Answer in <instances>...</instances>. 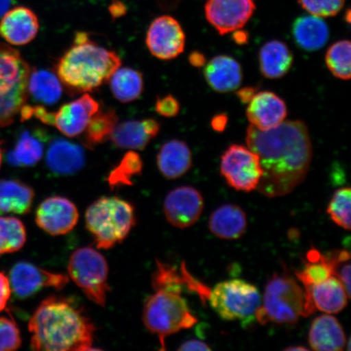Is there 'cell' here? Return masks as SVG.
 <instances>
[{
  "mask_svg": "<svg viewBox=\"0 0 351 351\" xmlns=\"http://www.w3.org/2000/svg\"><path fill=\"white\" fill-rule=\"evenodd\" d=\"M247 147L260 159L263 176L257 190L267 197L287 195L304 182L313 160L308 128L301 121H285L269 130L252 125Z\"/></svg>",
  "mask_w": 351,
  "mask_h": 351,
  "instance_id": "cell-1",
  "label": "cell"
},
{
  "mask_svg": "<svg viewBox=\"0 0 351 351\" xmlns=\"http://www.w3.org/2000/svg\"><path fill=\"white\" fill-rule=\"evenodd\" d=\"M30 346L42 351L94 350L95 326L75 300L52 295L44 300L29 322Z\"/></svg>",
  "mask_w": 351,
  "mask_h": 351,
  "instance_id": "cell-2",
  "label": "cell"
},
{
  "mask_svg": "<svg viewBox=\"0 0 351 351\" xmlns=\"http://www.w3.org/2000/svg\"><path fill=\"white\" fill-rule=\"evenodd\" d=\"M152 285L154 293L144 302L143 320L148 330L159 337L161 349L165 350L167 337L192 328L197 319L182 297L185 284L175 267L156 261Z\"/></svg>",
  "mask_w": 351,
  "mask_h": 351,
  "instance_id": "cell-3",
  "label": "cell"
},
{
  "mask_svg": "<svg viewBox=\"0 0 351 351\" xmlns=\"http://www.w3.org/2000/svg\"><path fill=\"white\" fill-rule=\"evenodd\" d=\"M121 66L115 51L91 40L86 32H77L73 45L60 57L56 73L62 85L74 95L98 89Z\"/></svg>",
  "mask_w": 351,
  "mask_h": 351,
  "instance_id": "cell-4",
  "label": "cell"
},
{
  "mask_svg": "<svg viewBox=\"0 0 351 351\" xmlns=\"http://www.w3.org/2000/svg\"><path fill=\"white\" fill-rule=\"evenodd\" d=\"M135 223L134 206L116 196L99 197L86 213V229L99 249H111L122 243Z\"/></svg>",
  "mask_w": 351,
  "mask_h": 351,
  "instance_id": "cell-5",
  "label": "cell"
},
{
  "mask_svg": "<svg viewBox=\"0 0 351 351\" xmlns=\"http://www.w3.org/2000/svg\"><path fill=\"white\" fill-rule=\"evenodd\" d=\"M309 317L304 288L292 276L275 274L266 285L256 319L266 324H295Z\"/></svg>",
  "mask_w": 351,
  "mask_h": 351,
  "instance_id": "cell-6",
  "label": "cell"
},
{
  "mask_svg": "<svg viewBox=\"0 0 351 351\" xmlns=\"http://www.w3.org/2000/svg\"><path fill=\"white\" fill-rule=\"evenodd\" d=\"M30 71L19 51L0 43V127L12 125L26 104Z\"/></svg>",
  "mask_w": 351,
  "mask_h": 351,
  "instance_id": "cell-7",
  "label": "cell"
},
{
  "mask_svg": "<svg viewBox=\"0 0 351 351\" xmlns=\"http://www.w3.org/2000/svg\"><path fill=\"white\" fill-rule=\"evenodd\" d=\"M208 300L222 319L245 324L256 319L261 295L254 285L244 280L232 279L215 285L209 292Z\"/></svg>",
  "mask_w": 351,
  "mask_h": 351,
  "instance_id": "cell-8",
  "label": "cell"
},
{
  "mask_svg": "<svg viewBox=\"0 0 351 351\" xmlns=\"http://www.w3.org/2000/svg\"><path fill=\"white\" fill-rule=\"evenodd\" d=\"M69 278L95 304L105 306L108 285V265L102 254L92 247L76 250L69 258Z\"/></svg>",
  "mask_w": 351,
  "mask_h": 351,
  "instance_id": "cell-9",
  "label": "cell"
},
{
  "mask_svg": "<svg viewBox=\"0 0 351 351\" xmlns=\"http://www.w3.org/2000/svg\"><path fill=\"white\" fill-rule=\"evenodd\" d=\"M99 108L97 100L89 94H84L63 105L56 112H48L42 105L33 106L32 117L43 124L56 127L69 138H75L83 134L92 117Z\"/></svg>",
  "mask_w": 351,
  "mask_h": 351,
  "instance_id": "cell-10",
  "label": "cell"
},
{
  "mask_svg": "<svg viewBox=\"0 0 351 351\" xmlns=\"http://www.w3.org/2000/svg\"><path fill=\"white\" fill-rule=\"evenodd\" d=\"M221 173L231 188L251 192L257 190L263 170L256 152L243 145L232 144L221 156Z\"/></svg>",
  "mask_w": 351,
  "mask_h": 351,
  "instance_id": "cell-11",
  "label": "cell"
},
{
  "mask_svg": "<svg viewBox=\"0 0 351 351\" xmlns=\"http://www.w3.org/2000/svg\"><path fill=\"white\" fill-rule=\"evenodd\" d=\"M146 45L156 58L171 60L185 50L186 34L174 17L165 15L154 20L147 29Z\"/></svg>",
  "mask_w": 351,
  "mask_h": 351,
  "instance_id": "cell-12",
  "label": "cell"
},
{
  "mask_svg": "<svg viewBox=\"0 0 351 351\" xmlns=\"http://www.w3.org/2000/svg\"><path fill=\"white\" fill-rule=\"evenodd\" d=\"M10 282L14 295L24 300L45 288L61 291L69 282L68 275L52 273L28 262L16 263L10 271Z\"/></svg>",
  "mask_w": 351,
  "mask_h": 351,
  "instance_id": "cell-13",
  "label": "cell"
},
{
  "mask_svg": "<svg viewBox=\"0 0 351 351\" xmlns=\"http://www.w3.org/2000/svg\"><path fill=\"white\" fill-rule=\"evenodd\" d=\"M256 8L254 0H207L204 10L210 25L225 35L243 29Z\"/></svg>",
  "mask_w": 351,
  "mask_h": 351,
  "instance_id": "cell-14",
  "label": "cell"
},
{
  "mask_svg": "<svg viewBox=\"0 0 351 351\" xmlns=\"http://www.w3.org/2000/svg\"><path fill=\"white\" fill-rule=\"evenodd\" d=\"M204 208L201 193L192 186H180L171 191L164 202L167 221L178 229H186L199 221Z\"/></svg>",
  "mask_w": 351,
  "mask_h": 351,
  "instance_id": "cell-15",
  "label": "cell"
},
{
  "mask_svg": "<svg viewBox=\"0 0 351 351\" xmlns=\"http://www.w3.org/2000/svg\"><path fill=\"white\" fill-rule=\"evenodd\" d=\"M79 213L67 197L51 196L44 199L36 210L37 226L51 236L69 234L77 226Z\"/></svg>",
  "mask_w": 351,
  "mask_h": 351,
  "instance_id": "cell-16",
  "label": "cell"
},
{
  "mask_svg": "<svg viewBox=\"0 0 351 351\" xmlns=\"http://www.w3.org/2000/svg\"><path fill=\"white\" fill-rule=\"evenodd\" d=\"M288 115L287 104L274 92H257L250 101L247 109V119L256 129L265 131L276 128Z\"/></svg>",
  "mask_w": 351,
  "mask_h": 351,
  "instance_id": "cell-17",
  "label": "cell"
},
{
  "mask_svg": "<svg viewBox=\"0 0 351 351\" xmlns=\"http://www.w3.org/2000/svg\"><path fill=\"white\" fill-rule=\"evenodd\" d=\"M38 30V16L29 8H13L0 21V36L12 46L27 45L36 38Z\"/></svg>",
  "mask_w": 351,
  "mask_h": 351,
  "instance_id": "cell-18",
  "label": "cell"
},
{
  "mask_svg": "<svg viewBox=\"0 0 351 351\" xmlns=\"http://www.w3.org/2000/svg\"><path fill=\"white\" fill-rule=\"evenodd\" d=\"M46 164L48 169L55 175L76 174L86 165L84 149L68 140L55 138L47 148Z\"/></svg>",
  "mask_w": 351,
  "mask_h": 351,
  "instance_id": "cell-19",
  "label": "cell"
},
{
  "mask_svg": "<svg viewBox=\"0 0 351 351\" xmlns=\"http://www.w3.org/2000/svg\"><path fill=\"white\" fill-rule=\"evenodd\" d=\"M160 131V123L152 118L126 121L117 125L111 139L118 148L143 151Z\"/></svg>",
  "mask_w": 351,
  "mask_h": 351,
  "instance_id": "cell-20",
  "label": "cell"
},
{
  "mask_svg": "<svg viewBox=\"0 0 351 351\" xmlns=\"http://www.w3.org/2000/svg\"><path fill=\"white\" fill-rule=\"evenodd\" d=\"M204 75L208 86L219 93H229L238 89L243 78L241 64L226 55L213 57L205 64Z\"/></svg>",
  "mask_w": 351,
  "mask_h": 351,
  "instance_id": "cell-21",
  "label": "cell"
},
{
  "mask_svg": "<svg viewBox=\"0 0 351 351\" xmlns=\"http://www.w3.org/2000/svg\"><path fill=\"white\" fill-rule=\"evenodd\" d=\"M306 296L315 308L328 314H337L344 310L350 297L344 285L335 276L322 283L304 287Z\"/></svg>",
  "mask_w": 351,
  "mask_h": 351,
  "instance_id": "cell-22",
  "label": "cell"
},
{
  "mask_svg": "<svg viewBox=\"0 0 351 351\" xmlns=\"http://www.w3.org/2000/svg\"><path fill=\"white\" fill-rule=\"evenodd\" d=\"M309 345L317 351H341L346 344V337L341 324L331 315H322L315 318L309 330Z\"/></svg>",
  "mask_w": 351,
  "mask_h": 351,
  "instance_id": "cell-23",
  "label": "cell"
},
{
  "mask_svg": "<svg viewBox=\"0 0 351 351\" xmlns=\"http://www.w3.org/2000/svg\"><path fill=\"white\" fill-rule=\"evenodd\" d=\"M208 226L210 232L217 238L236 240L247 230V219L239 206L223 204L210 214Z\"/></svg>",
  "mask_w": 351,
  "mask_h": 351,
  "instance_id": "cell-24",
  "label": "cell"
},
{
  "mask_svg": "<svg viewBox=\"0 0 351 351\" xmlns=\"http://www.w3.org/2000/svg\"><path fill=\"white\" fill-rule=\"evenodd\" d=\"M156 161L158 169L165 178L178 179L183 177L191 168V151L182 140H169L162 145Z\"/></svg>",
  "mask_w": 351,
  "mask_h": 351,
  "instance_id": "cell-25",
  "label": "cell"
},
{
  "mask_svg": "<svg viewBox=\"0 0 351 351\" xmlns=\"http://www.w3.org/2000/svg\"><path fill=\"white\" fill-rule=\"evenodd\" d=\"M292 34L300 49L313 52L326 46L329 38V29L322 17L302 16L293 22Z\"/></svg>",
  "mask_w": 351,
  "mask_h": 351,
  "instance_id": "cell-26",
  "label": "cell"
},
{
  "mask_svg": "<svg viewBox=\"0 0 351 351\" xmlns=\"http://www.w3.org/2000/svg\"><path fill=\"white\" fill-rule=\"evenodd\" d=\"M47 135L43 130L22 132L14 148L8 154V161L12 166L33 167L41 160Z\"/></svg>",
  "mask_w": 351,
  "mask_h": 351,
  "instance_id": "cell-27",
  "label": "cell"
},
{
  "mask_svg": "<svg viewBox=\"0 0 351 351\" xmlns=\"http://www.w3.org/2000/svg\"><path fill=\"white\" fill-rule=\"evenodd\" d=\"M293 55L287 44L279 40L267 42L258 53V64L263 77L282 78L291 69Z\"/></svg>",
  "mask_w": 351,
  "mask_h": 351,
  "instance_id": "cell-28",
  "label": "cell"
},
{
  "mask_svg": "<svg viewBox=\"0 0 351 351\" xmlns=\"http://www.w3.org/2000/svg\"><path fill=\"white\" fill-rule=\"evenodd\" d=\"M34 191L17 180H0V214H28L32 210Z\"/></svg>",
  "mask_w": 351,
  "mask_h": 351,
  "instance_id": "cell-29",
  "label": "cell"
},
{
  "mask_svg": "<svg viewBox=\"0 0 351 351\" xmlns=\"http://www.w3.org/2000/svg\"><path fill=\"white\" fill-rule=\"evenodd\" d=\"M63 85L58 77L47 69L30 71L28 98L40 104L53 105L62 97Z\"/></svg>",
  "mask_w": 351,
  "mask_h": 351,
  "instance_id": "cell-30",
  "label": "cell"
},
{
  "mask_svg": "<svg viewBox=\"0 0 351 351\" xmlns=\"http://www.w3.org/2000/svg\"><path fill=\"white\" fill-rule=\"evenodd\" d=\"M112 93L118 101L128 104L137 100L144 90L141 72L132 68H119L110 78Z\"/></svg>",
  "mask_w": 351,
  "mask_h": 351,
  "instance_id": "cell-31",
  "label": "cell"
},
{
  "mask_svg": "<svg viewBox=\"0 0 351 351\" xmlns=\"http://www.w3.org/2000/svg\"><path fill=\"white\" fill-rule=\"evenodd\" d=\"M332 276H335V265L330 256L315 248L307 252L304 269L296 273L298 282L304 287L322 283Z\"/></svg>",
  "mask_w": 351,
  "mask_h": 351,
  "instance_id": "cell-32",
  "label": "cell"
},
{
  "mask_svg": "<svg viewBox=\"0 0 351 351\" xmlns=\"http://www.w3.org/2000/svg\"><path fill=\"white\" fill-rule=\"evenodd\" d=\"M118 116L115 110L108 108L99 110L92 117L89 124L83 132L82 143L87 148L94 149L98 145L106 143L115 130Z\"/></svg>",
  "mask_w": 351,
  "mask_h": 351,
  "instance_id": "cell-33",
  "label": "cell"
},
{
  "mask_svg": "<svg viewBox=\"0 0 351 351\" xmlns=\"http://www.w3.org/2000/svg\"><path fill=\"white\" fill-rule=\"evenodd\" d=\"M143 161L139 154L130 151L125 154L119 163L109 173L107 182L112 190L133 185L134 179L141 176Z\"/></svg>",
  "mask_w": 351,
  "mask_h": 351,
  "instance_id": "cell-34",
  "label": "cell"
},
{
  "mask_svg": "<svg viewBox=\"0 0 351 351\" xmlns=\"http://www.w3.org/2000/svg\"><path fill=\"white\" fill-rule=\"evenodd\" d=\"M27 234L25 227L19 219L12 217H0V248L2 254L20 251L24 247Z\"/></svg>",
  "mask_w": 351,
  "mask_h": 351,
  "instance_id": "cell-35",
  "label": "cell"
},
{
  "mask_svg": "<svg viewBox=\"0 0 351 351\" xmlns=\"http://www.w3.org/2000/svg\"><path fill=\"white\" fill-rule=\"evenodd\" d=\"M351 44L349 40L337 41L328 47L326 62L329 71L341 80L350 78Z\"/></svg>",
  "mask_w": 351,
  "mask_h": 351,
  "instance_id": "cell-36",
  "label": "cell"
},
{
  "mask_svg": "<svg viewBox=\"0 0 351 351\" xmlns=\"http://www.w3.org/2000/svg\"><path fill=\"white\" fill-rule=\"evenodd\" d=\"M350 189L341 188L333 194L327 213L337 226L350 230Z\"/></svg>",
  "mask_w": 351,
  "mask_h": 351,
  "instance_id": "cell-37",
  "label": "cell"
},
{
  "mask_svg": "<svg viewBox=\"0 0 351 351\" xmlns=\"http://www.w3.org/2000/svg\"><path fill=\"white\" fill-rule=\"evenodd\" d=\"M346 0H298L310 14L319 17L335 16L344 7Z\"/></svg>",
  "mask_w": 351,
  "mask_h": 351,
  "instance_id": "cell-38",
  "label": "cell"
},
{
  "mask_svg": "<svg viewBox=\"0 0 351 351\" xmlns=\"http://www.w3.org/2000/svg\"><path fill=\"white\" fill-rule=\"evenodd\" d=\"M21 343V332L14 320L0 317V351L16 350Z\"/></svg>",
  "mask_w": 351,
  "mask_h": 351,
  "instance_id": "cell-39",
  "label": "cell"
},
{
  "mask_svg": "<svg viewBox=\"0 0 351 351\" xmlns=\"http://www.w3.org/2000/svg\"><path fill=\"white\" fill-rule=\"evenodd\" d=\"M156 111L159 115L167 118L177 117L181 110V105L177 98L172 95L158 97L155 105Z\"/></svg>",
  "mask_w": 351,
  "mask_h": 351,
  "instance_id": "cell-40",
  "label": "cell"
},
{
  "mask_svg": "<svg viewBox=\"0 0 351 351\" xmlns=\"http://www.w3.org/2000/svg\"><path fill=\"white\" fill-rule=\"evenodd\" d=\"M12 289L10 278L0 271V311L5 309L8 301L10 300Z\"/></svg>",
  "mask_w": 351,
  "mask_h": 351,
  "instance_id": "cell-41",
  "label": "cell"
},
{
  "mask_svg": "<svg viewBox=\"0 0 351 351\" xmlns=\"http://www.w3.org/2000/svg\"><path fill=\"white\" fill-rule=\"evenodd\" d=\"M180 351H191V350H212V348L210 346L205 343V342L197 340H190L186 342H184L183 344L180 346L178 348Z\"/></svg>",
  "mask_w": 351,
  "mask_h": 351,
  "instance_id": "cell-42",
  "label": "cell"
},
{
  "mask_svg": "<svg viewBox=\"0 0 351 351\" xmlns=\"http://www.w3.org/2000/svg\"><path fill=\"white\" fill-rule=\"evenodd\" d=\"M229 122V117H228L226 113H219L217 115L213 117L212 121H210V126L214 131L221 132L225 131Z\"/></svg>",
  "mask_w": 351,
  "mask_h": 351,
  "instance_id": "cell-43",
  "label": "cell"
},
{
  "mask_svg": "<svg viewBox=\"0 0 351 351\" xmlns=\"http://www.w3.org/2000/svg\"><path fill=\"white\" fill-rule=\"evenodd\" d=\"M110 14L112 16L113 19H119L127 12V8L125 4L120 0H113L108 8Z\"/></svg>",
  "mask_w": 351,
  "mask_h": 351,
  "instance_id": "cell-44",
  "label": "cell"
},
{
  "mask_svg": "<svg viewBox=\"0 0 351 351\" xmlns=\"http://www.w3.org/2000/svg\"><path fill=\"white\" fill-rule=\"evenodd\" d=\"M258 89L254 86H245L241 88V90L237 91V97L241 101L243 104H249L250 101H251L254 96L257 93Z\"/></svg>",
  "mask_w": 351,
  "mask_h": 351,
  "instance_id": "cell-45",
  "label": "cell"
},
{
  "mask_svg": "<svg viewBox=\"0 0 351 351\" xmlns=\"http://www.w3.org/2000/svg\"><path fill=\"white\" fill-rule=\"evenodd\" d=\"M189 62L195 68H202L207 64V58L200 51H192L189 56Z\"/></svg>",
  "mask_w": 351,
  "mask_h": 351,
  "instance_id": "cell-46",
  "label": "cell"
},
{
  "mask_svg": "<svg viewBox=\"0 0 351 351\" xmlns=\"http://www.w3.org/2000/svg\"><path fill=\"white\" fill-rule=\"evenodd\" d=\"M232 39L235 43L238 45H245L249 41V34L247 32H243V30L238 29L236 32H232Z\"/></svg>",
  "mask_w": 351,
  "mask_h": 351,
  "instance_id": "cell-47",
  "label": "cell"
},
{
  "mask_svg": "<svg viewBox=\"0 0 351 351\" xmlns=\"http://www.w3.org/2000/svg\"><path fill=\"white\" fill-rule=\"evenodd\" d=\"M181 1L182 0H157L160 8L166 11L175 10Z\"/></svg>",
  "mask_w": 351,
  "mask_h": 351,
  "instance_id": "cell-48",
  "label": "cell"
},
{
  "mask_svg": "<svg viewBox=\"0 0 351 351\" xmlns=\"http://www.w3.org/2000/svg\"><path fill=\"white\" fill-rule=\"evenodd\" d=\"M12 0H0V16H2L10 8Z\"/></svg>",
  "mask_w": 351,
  "mask_h": 351,
  "instance_id": "cell-49",
  "label": "cell"
},
{
  "mask_svg": "<svg viewBox=\"0 0 351 351\" xmlns=\"http://www.w3.org/2000/svg\"><path fill=\"white\" fill-rule=\"evenodd\" d=\"M285 350H291V351H295V350H308L306 348H304V346H296V348H288L285 349Z\"/></svg>",
  "mask_w": 351,
  "mask_h": 351,
  "instance_id": "cell-50",
  "label": "cell"
},
{
  "mask_svg": "<svg viewBox=\"0 0 351 351\" xmlns=\"http://www.w3.org/2000/svg\"><path fill=\"white\" fill-rule=\"evenodd\" d=\"M345 20L350 23V10H348V12H346V19L345 17Z\"/></svg>",
  "mask_w": 351,
  "mask_h": 351,
  "instance_id": "cell-51",
  "label": "cell"
},
{
  "mask_svg": "<svg viewBox=\"0 0 351 351\" xmlns=\"http://www.w3.org/2000/svg\"><path fill=\"white\" fill-rule=\"evenodd\" d=\"M1 145H2V143L0 142V167H1V165H2V158H3Z\"/></svg>",
  "mask_w": 351,
  "mask_h": 351,
  "instance_id": "cell-52",
  "label": "cell"
},
{
  "mask_svg": "<svg viewBox=\"0 0 351 351\" xmlns=\"http://www.w3.org/2000/svg\"><path fill=\"white\" fill-rule=\"evenodd\" d=\"M2 254V252H1V248H0V256H1Z\"/></svg>",
  "mask_w": 351,
  "mask_h": 351,
  "instance_id": "cell-53",
  "label": "cell"
}]
</instances>
